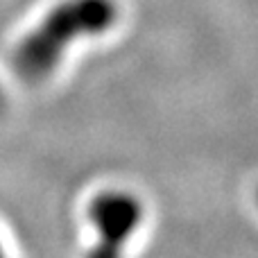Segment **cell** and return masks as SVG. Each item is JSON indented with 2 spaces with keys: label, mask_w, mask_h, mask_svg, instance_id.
Listing matches in <instances>:
<instances>
[{
  "label": "cell",
  "mask_w": 258,
  "mask_h": 258,
  "mask_svg": "<svg viewBox=\"0 0 258 258\" xmlns=\"http://www.w3.org/2000/svg\"><path fill=\"white\" fill-rule=\"evenodd\" d=\"M120 18L118 0H59L25 32L14 50V66L27 82H41L59 68L63 54L84 39L102 36Z\"/></svg>",
  "instance_id": "1"
},
{
  "label": "cell",
  "mask_w": 258,
  "mask_h": 258,
  "mask_svg": "<svg viewBox=\"0 0 258 258\" xmlns=\"http://www.w3.org/2000/svg\"><path fill=\"white\" fill-rule=\"evenodd\" d=\"M86 218L93 229V245L86 258H122L143 224L145 206L132 190L107 188L91 197Z\"/></svg>",
  "instance_id": "2"
},
{
  "label": "cell",
  "mask_w": 258,
  "mask_h": 258,
  "mask_svg": "<svg viewBox=\"0 0 258 258\" xmlns=\"http://www.w3.org/2000/svg\"><path fill=\"white\" fill-rule=\"evenodd\" d=\"M3 109H5V93H3V89H0V113H3Z\"/></svg>",
  "instance_id": "3"
},
{
  "label": "cell",
  "mask_w": 258,
  "mask_h": 258,
  "mask_svg": "<svg viewBox=\"0 0 258 258\" xmlns=\"http://www.w3.org/2000/svg\"><path fill=\"white\" fill-rule=\"evenodd\" d=\"M0 258H7V251H5V247H3V240H0Z\"/></svg>",
  "instance_id": "4"
}]
</instances>
